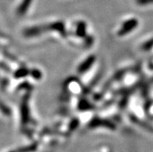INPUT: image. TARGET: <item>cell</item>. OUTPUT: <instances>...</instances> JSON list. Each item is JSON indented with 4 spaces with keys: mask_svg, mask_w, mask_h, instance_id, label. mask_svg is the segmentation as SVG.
Segmentation results:
<instances>
[{
    "mask_svg": "<svg viewBox=\"0 0 153 152\" xmlns=\"http://www.w3.org/2000/svg\"><path fill=\"white\" fill-rule=\"evenodd\" d=\"M138 2H141V3H146V2H151V1H153V0H138Z\"/></svg>",
    "mask_w": 153,
    "mask_h": 152,
    "instance_id": "cell-1",
    "label": "cell"
}]
</instances>
